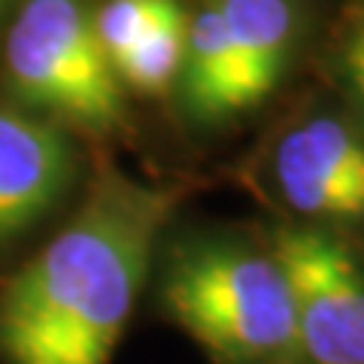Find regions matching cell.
I'll use <instances>...</instances> for the list:
<instances>
[{"instance_id": "6da1fadb", "label": "cell", "mask_w": 364, "mask_h": 364, "mask_svg": "<svg viewBox=\"0 0 364 364\" xmlns=\"http://www.w3.org/2000/svg\"><path fill=\"white\" fill-rule=\"evenodd\" d=\"M173 207L170 188L97 170L73 219L0 289V361L109 364Z\"/></svg>"}, {"instance_id": "7a4b0ae2", "label": "cell", "mask_w": 364, "mask_h": 364, "mask_svg": "<svg viewBox=\"0 0 364 364\" xmlns=\"http://www.w3.org/2000/svg\"><path fill=\"white\" fill-rule=\"evenodd\" d=\"M161 298L215 364H301L291 286L273 249L186 240L167 258Z\"/></svg>"}, {"instance_id": "3957f363", "label": "cell", "mask_w": 364, "mask_h": 364, "mask_svg": "<svg viewBox=\"0 0 364 364\" xmlns=\"http://www.w3.org/2000/svg\"><path fill=\"white\" fill-rule=\"evenodd\" d=\"M4 82L16 107L67 131L107 136L128 119L88 0H18L4 43Z\"/></svg>"}, {"instance_id": "277c9868", "label": "cell", "mask_w": 364, "mask_h": 364, "mask_svg": "<svg viewBox=\"0 0 364 364\" xmlns=\"http://www.w3.org/2000/svg\"><path fill=\"white\" fill-rule=\"evenodd\" d=\"M270 249L291 286L301 364H364V261L318 225L279 228Z\"/></svg>"}, {"instance_id": "5b68a950", "label": "cell", "mask_w": 364, "mask_h": 364, "mask_svg": "<svg viewBox=\"0 0 364 364\" xmlns=\"http://www.w3.org/2000/svg\"><path fill=\"white\" fill-rule=\"evenodd\" d=\"M270 176L279 200L306 225H364V128L313 112L279 136Z\"/></svg>"}, {"instance_id": "8992f818", "label": "cell", "mask_w": 364, "mask_h": 364, "mask_svg": "<svg viewBox=\"0 0 364 364\" xmlns=\"http://www.w3.org/2000/svg\"><path fill=\"white\" fill-rule=\"evenodd\" d=\"M70 131L21 107H0V249L40 228L76 182Z\"/></svg>"}, {"instance_id": "52a82bcc", "label": "cell", "mask_w": 364, "mask_h": 364, "mask_svg": "<svg viewBox=\"0 0 364 364\" xmlns=\"http://www.w3.org/2000/svg\"><path fill=\"white\" fill-rule=\"evenodd\" d=\"M176 85L182 107L200 124L228 122L252 109L234 46L228 40L225 21L213 0H207L195 16H188L186 55H182Z\"/></svg>"}, {"instance_id": "ba28073f", "label": "cell", "mask_w": 364, "mask_h": 364, "mask_svg": "<svg viewBox=\"0 0 364 364\" xmlns=\"http://www.w3.org/2000/svg\"><path fill=\"white\" fill-rule=\"evenodd\" d=\"M240 64L252 109L282 82L298 46L301 13L294 0H213Z\"/></svg>"}, {"instance_id": "9c48e42d", "label": "cell", "mask_w": 364, "mask_h": 364, "mask_svg": "<svg viewBox=\"0 0 364 364\" xmlns=\"http://www.w3.org/2000/svg\"><path fill=\"white\" fill-rule=\"evenodd\" d=\"M186 31L188 13L182 9L179 0H170L158 13V18L136 37V43L112 67L122 88L143 97L167 95L179 82L182 55H186Z\"/></svg>"}, {"instance_id": "30bf717a", "label": "cell", "mask_w": 364, "mask_h": 364, "mask_svg": "<svg viewBox=\"0 0 364 364\" xmlns=\"http://www.w3.org/2000/svg\"><path fill=\"white\" fill-rule=\"evenodd\" d=\"M167 4L170 0H104L95 6V33L112 67Z\"/></svg>"}, {"instance_id": "8fae6325", "label": "cell", "mask_w": 364, "mask_h": 364, "mask_svg": "<svg viewBox=\"0 0 364 364\" xmlns=\"http://www.w3.org/2000/svg\"><path fill=\"white\" fill-rule=\"evenodd\" d=\"M340 76H343L346 95L355 107L358 124L364 128V13L349 28L343 49H340Z\"/></svg>"}, {"instance_id": "7c38bea8", "label": "cell", "mask_w": 364, "mask_h": 364, "mask_svg": "<svg viewBox=\"0 0 364 364\" xmlns=\"http://www.w3.org/2000/svg\"><path fill=\"white\" fill-rule=\"evenodd\" d=\"M6 4H9V0H0V16H4V9H6Z\"/></svg>"}]
</instances>
